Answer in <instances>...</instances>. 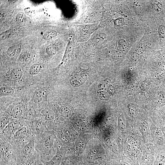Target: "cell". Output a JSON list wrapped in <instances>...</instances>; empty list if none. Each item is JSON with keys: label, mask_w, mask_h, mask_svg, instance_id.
<instances>
[{"label": "cell", "mask_w": 165, "mask_h": 165, "mask_svg": "<svg viewBox=\"0 0 165 165\" xmlns=\"http://www.w3.org/2000/svg\"><path fill=\"white\" fill-rule=\"evenodd\" d=\"M56 138L54 131L49 130L41 135L35 136V149L42 159L48 161V159H51L55 155L54 144Z\"/></svg>", "instance_id": "cell-1"}, {"label": "cell", "mask_w": 165, "mask_h": 165, "mask_svg": "<svg viewBox=\"0 0 165 165\" xmlns=\"http://www.w3.org/2000/svg\"><path fill=\"white\" fill-rule=\"evenodd\" d=\"M34 135L29 123L16 132L8 142L10 143L20 154L22 148L29 142Z\"/></svg>", "instance_id": "cell-2"}, {"label": "cell", "mask_w": 165, "mask_h": 165, "mask_svg": "<svg viewBox=\"0 0 165 165\" xmlns=\"http://www.w3.org/2000/svg\"><path fill=\"white\" fill-rule=\"evenodd\" d=\"M29 123L19 119L11 120L5 129L1 132V139L8 142L18 130Z\"/></svg>", "instance_id": "cell-3"}, {"label": "cell", "mask_w": 165, "mask_h": 165, "mask_svg": "<svg viewBox=\"0 0 165 165\" xmlns=\"http://www.w3.org/2000/svg\"><path fill=\"white\" fill-rule=\"evenodd\" d=\"M1 156L7 162L15 160L17 156H19L17 150L9 143L1 139Z\"/></svg>", "instance_id": "cell-4"}, {"label": "cell", "mask_w": 165, "mask_h": 165, "mask_svg": "<svg viewBox=\"0 0 165 165\" xmlns=\"http://www.w3.org/2000/svg\"><path fill=\"white\" fill-rule=\"evenodd\" d=\"M35 135L29 142L25 145L20 151V156L26 159L34 158L39 156L35 148Z\"/></svg>", "instance_id": "cell-5"}, {"label": "cell", "mask_w": 165, "mask_h": 165, "mask_svg": "<svg viewBox=\"0 0 165 165\" xmlns=\"http://www.w3.org/2000/svg\"><path fill=\"white\" fill-rule=\"evenodd\" d=\"M29 124L31 130L35 136L41 135L48 130L43 118H36L29 122Z\"/></svg>", "instance_id": "cell-6"}, {"label": "cell", "mask_w": 165, "mask_h": 165, "mask_svg": "<svg viewBox=\"0 0 165 165\" xmlns=\"http://www.w3.org/2000/svg\"><path fill=\"white\" fill-rule=\"evenodd\" d=\"M24 107L21 105H16L12 110L10 114L11 120H16L21 118L23 113Z\"/></svg>", "instance_id": "cell-7"}, {"label": "cell", "mask_w": 165, "mask_h": 165, "mask_svg": "<svg viewBox=\"0 0 165 165\" xmlns=\"http://www.w3.org/2000/svg\"><path fill=\"white\" fill-rule=\"evenodd\" d=\"M62 133L65 139L68 142H72L74 141L75 136L69 126H65L63 128Z\"/></svg>", "instance_id": "cell-8"}, {"label": "cell", "mask_w": 165, "mask_h": 165, "mask_svg": "<svg viewBox=\"0 0 165 165\" xmlns=\"http://www.w3.org/2000/svg\"><path fill=\"white\" fill-rule=\"evenodd\" d=\"M63 156L59 153H57L50 160L44 162L46 165H60L62 160Z\"/></svg>", "instance_id": "cell-9"}, {"label": "cell", "mask_w": 165, "mask_h": 165, "mask_svg": "<svg viewBox=\"0 0 165 165\" xmlns=\"http://www.w3.org/2000/svg\"><path fill=\"white\" fill-rule=\"evenodd\" d=\"M43 99V95L41 90L40 89L35 90L33 96V102L36 104H40L42 102Z\"/></svg>", "instance_id": "cell-10"}, {"label": "cell", "mask_w": 165, "mask_h": 165, "mask_svg": "<svg viewBox=\"0 0 165 165\" xmlns=\"http://www.w3.org/2000/svg\"><path fill=\"white\" fill-rule=\"evenodd\" d=\"M23 72L20 68H16L12 69L10 73L11 78L14 80L18 81L20 80L22 77Z\"/></svg>", "instance_id": "cell-11"}, {"label": "cell", "mask_w": 165, "mask_h": 165, "mask_svg": "<svg viewBox=\"0 0 165 165\" xmlns=\"http://www.w3.org/2000/svg\"><path fill=\"white\" fill-rule=\"evenodd\" d=\"M11 119L7 114L4 113H2L1 115V125H0V130L1 132L2 131L5 127L9 124L10 121Z\"/></svg>", "instance_id": "cell-12"}, {"label": "cell", "mask_w": 165, "mask_h": 165, "mask_svg": "<svg viewBox=\"0 0 165 165\" xmlns=\"http://www.w3.org/2000/svg\"><path fill=\"white\" fill-rule=\"evenodd\" d=\"M21 46L16 45L13 46L9 47L7 51L8 56L10 57H13L18 53L20 51Z\"/></svg>", "instance_id": "cell-13"}, {"label": "cell", "mask_w": 165, "mask_h": 165, "mask_svg": "<svg viewBox=\"0 0 165 165\" xmlns=\"http://www.w3.org/2000/svg\"><path fill=\"white\" fill-rule=\"evenodd\" d=\"M14 89L10 87H4L1 89V97L10 96L14 94Z\"/></svg>", "instance_id": "cell-14"}, {"label": "cell", "mask_w": 165, "mask_h": 165, "mask_svg": "<svg viewBox=\"0 0 165 165\" xmlns=\"http://www.w3.org/2000/svg\"><path fill=\"white\" fill-rule=\"evenodd\" d=\"M41 70V65L38 63H35L32 65L31 66L29 69V72L31 75L34 76L38 75Z\"/></svg>", "instance_id": "cell-15"}, {"label": "cell", "mask_w": 165, "mask_h": 165, "mask_svg": "<svg viewBox=\"0 0 165 165\" xmlns=\"http://www.w3.org/2000/svg\"><path fill=\"white\" fill-rule=\"evenodd\" d=\"M59 111L60 115L64 118H68L70 115V110L66 106H61L60 107Z\"/></svg>", "instance_id": "cell-16"}, {"label": "cell", "mask_w": 165, "mask_h": 165, "mask_svg": "<svg viewBox=\"0 0 165 165\" xmlns=\"http://www.w3.org/2000/svg\"><path fill=\"white\" fill-rule=\"evenodd\" d=\"M86 145V143L85 140L83 139L79 140L76 146V151L80 153L84 152L85 149Z\"/></svg>", "instance_id": "cell-17"}, {"label": "cell", "mask_w": 165, "mask_h": 165, "mask_svg": "<svg viewBox=\"0 0 165 165\" xmlns=\"http://www.w3.org/2000/svg\"><path fill=\"white\" fill-rule=\"evenodd\" d=\"M17 21L20 23H26L27 20V18L26 15L23 12L18 13L16 15Z\"/></svg>", "instance_id": "cell-18"}, {"label": "cell", "mask_w": 165, "mask_h": 165, "mask_svg": "<svg viewBox=\"0 0 165 165\" xmlns=\"http://www.w3.org/2000/svg\"><path fill=\"white\" fill-rule=\"evenodd\" d=\"M57 35V32L56 31L54 30L49 31L44 34L43 38L45 40H49L56 37Z\"/></svg>", "instance_id": "cell-19"}, {"label": "cell", "mask_w": 165, "mask_h": 165, "mask_svg": "<svg viewBox=\"0 0 165 165\" xmlns=\"http://www.w3.org/2000/svg\"><path fill=\"white\" fill-rule=\"evenodd\" d=\"M46 52L49 56H53L56 53V48L53 44H50L46 48Z\"/></svg>", "instance_id": "cell-20"}, {"label": "cell", "mask_w": 165, "mask_h": 165, "mask_svg": "<svg viewBox=\"0 0 165 165\" xmlns=\"http://www.w3.org/2000/svg\"><path fill=\"white\" fill-rule=\"evenodd\" d=\"M127 148L128 151L134 156H137L140 154L139 151L136 147L130 144L127 145Z\"/></svg>", "instance_id": "cell-21"}, {"label": "cell", "mask_w": 165, "mask_h": 165, "mask_svg": "<svg viewBox=\"0 0 165 165\" xmlns=\"http://www.w3.org/2000/svg\"><path fill=\"white\" fill-rule=\"evenodd\" d=\"M13 31L11 30L6 31L1 34L0 35L1 40H3L9 38L11 37L13 34Z\"/></svg>", "instance_id": "cell-22"}, {"label": "cell", "mask_w": 165, "mask_h": 165, "mask_svg": "<svg viewBox=\"0 0 165 165\" xmlns=\"http://www.w3.org/2000/svg\"><path fill=\"white\" fill-rule=\"evenodd\" d=\"M149 129V124L147 122H144L142 124L141 126V130L142 133L144 134H146L148 133Z\"/></svg>", "instance_id": "cell-23"}, {"label": "cell", "mask_w": 165, "mask_h": 165, "mask_svg": "<svg viewBox=\"0 0 165 165\" xmlns=\"http://www.w3.org/2000/svg\"><path fill=\"white\" fill-rule=\"evenodd\" d=\"M118 127L120 130L121 131H123L125 127V123L124 120L121 117H119L118 120Z\"/></svg>", "instance_id": "cell-24"}, {"label": "cell", "mask_w": 165, "mask_h": 165, "mask_svg": "<svg viewBox=\"0 0 165 165\" xmlns=\"http://www.w3.org/2000/svg\"><path fill=\"white\" fill-rule=\"evenodd\" d=\"M158 32L160 38H165V26H160L159 28Z\"/></svg>", "instance_id": "cell-25"}, {"label": "cell", "mask_w": 165, "mask_h": 165, "mask_svg": "<svg viewBox=\"0 0 165 165\" xmlns=\"http://www.w3.org/2000/svg\"><path fill=\"white\" fill-rule=\"evenodd\" d=\"M105 36L106 35L105 34L103 33H99L97 35L95 41L98 42H101L105 39Z\"/></svg>", "instance_id": "cell-26"}, {"label": "cell", "mask_w": 165, "mask_h": 165, "mask_svg": "<svg viewBox=\"0 0 165 165\" xmlns=\"http://www.w3.org/2000/svg\"><path fill=\"white\" fill-rule=\"evenodd\" d=\"M155 9L157 12L160 11L162 10V5L159 1H156L154 3Z\"/></svg>", "instance_id": "cell-27"}, {"label": "cell", "mask_w": 165, "mask_h": 165, "mask_svg": "<svg viewBox=\"0 0 165 165\" xmlns=\"http://www.w3.org/2000/svg\"><path fill=\"white\" fill-rule=\"evenodd\" d=\"M128 110L131 115H134L135 114L136 109L134 106L133 105H129L128 106Z\"/></svg>", "instance_id": "cell-28"}, {"label": "cell", "mask_w": 165, "mask_h": 165, "mask_svg": "<svg viewBox=\"0 0 165 165\" xmlns=\"http://www.w3.org/2000/svg\"><path fill=\"white\" fill-rule=\"evenodd\" d=\"M156 138L159 142H162L163 140V137L161 132L159 130H158L156 131Z\"/></svg>", "instance_id": "cell-29"}, {"label": "cell", "mask_w": 165, "mask_h": 165, "mask_svg": "<svg viewBox=\"0 0 165 165\" xmlns=\"http://www.w3.org/2000/svg\"><path fill=\"white\" fill-rule=\"evenodd\" d=\"M130 144L134 146L137 147L138 145V142L137 140L134 139H129Z\"/></svg>", "instance_id": "cell-30"}, {"label": "cell", "mask_w": 165, "mask_h": 165, "mask_svg": "<svg viewBox=\"0 0 165 165\" xmlns=\"http://www.w3.org/2000/svg\"><path fill=\"white\" fill-rule=\"evenodd\" d=\"M15 165H25L23 163H16Z\"/></svg>", "instance_id": "cell-31"}, {"label": "cell", "mask_w": 165, "mask_h": 165, "mask_svg": "<svg viewBox=\"0 0 165 165\" xmlns=\"http://www.w3.org/2000/svg\"><path fill=\"white\" fill-rule=\"evenodd\" d=\"M35 165H45L42 163H39L38 164H36Z\"/></svg>", "instance_id": "cell-32"}]
</instances>
